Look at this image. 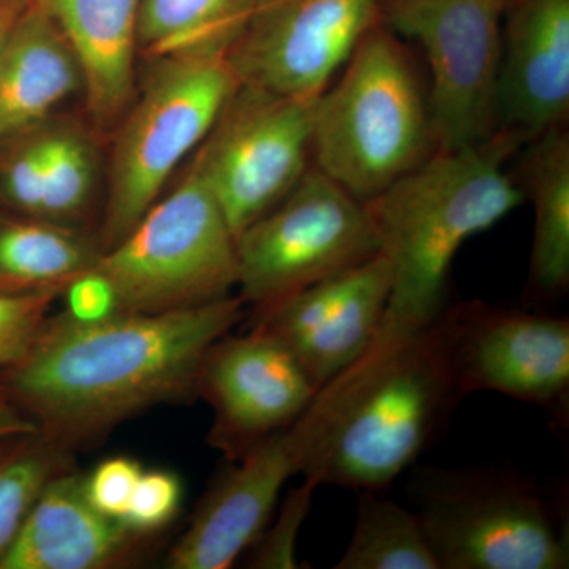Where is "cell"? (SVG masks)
Masks as SVG:
<instances>
[{"label": "cell", "instance_id": "2", "mask_svg": "<svg viewBox=\"0 0 569 569\" xmlns=\"http://www.w3.org/2000/svg\"><path fill=\"white\" fill-rule=\"evenodd\" d=\"M452 337L451 305L419 328L385 317L365 353L288 427L299 475L317 488L387 492L417 466L467 397Z\"/></svg>", "mask_w": 569, "mask_h": 569}, {"label": "cell", "instance_id": "4", "mask_svg": "<svg viewBox=\"0 0 569 569\" xmlns=\"http://www.w3.org/2000/svg\"><path fill=\"white\" fill-rule=\"evenodd\" d=\"M436 151L429 96L399 36L380 20L318 96L313 167L369 203Z\"/></svg>", "mask_w": 569, "mask_h": 569}, {"label": "cell", "instance_id": "28", "mask_svg": "<svg viewBox=\"0 0 569 569\" xmlns=\"http://www.w3.org/2000/svg\"><path fill=\"white\" fill-rule=\"evenodd\" d=\"M182 492L178 475L167 470H142L122 520L140 533L159 535L178 515Z\"/></svg>", "mask_w": 569, "mask_h": 569}, {"label": "cell", "instance_id": "32", "mask_svg": "<svg viewBox=\"0 0 569 569\" xmlns=\"http://www.w3.org/2000/svg\"><path fill=\"white\" fill-rule=\"evenodd\" d=\"M28 6L29 0H0V59L14 26Z\"/></svg>", "mask_w": 569, "mask_h": 569}, {"label": "cell", "instance_id": "12", "mask_svg": "<svg viewBox=\"0 0 569 569\" xmlns=\"http://www.w3.org/2000/svg\"><path fill=\"white\" fill-rule=\"evenodd\" d=\"M380 21V0H258L227 51L241 84L316 99Z\"/></svg>", "mask_w": 569, "mask_h": 569}, {"label": "cell", "instance_id": "15", "mask_svg": "<svg viewBox=\"0 0 569 569\" xmlns=\"http://www.w3.org/2000/svg\"><path fill=\"white\" fill-rule=\"evenodd\" d=\"M299 475L288 429L231 462L208 490L164 567L227 569L252 548L271 522L288 479Z\"/></svg>", "mask_w": 569, "mask_h": 569}, {"label": "cell", "instance_id": "11", "mask_svg": "<svg viewBox=\"0 0 569 569\" xmlns=\"http://www.w3.org/2000/svg\"><path fill=\"white\" fill-rule=\"evenodd\" d=\"M452 351L463 395L493 391L569 426V320L482 301L451 305Z\"/></svg>", "mask_w": 569, "mask_h": 569}, {"label": "cell", "instance_id": "19", "mask_svg": "<svg viewBox=\"0 0 569 569\" xmlns=\"http://www.w3.org/2000/svg\"><path fill=\"white\" fill-rule=\"evenodd\" d=\"M78 89L80 62L54 18L29 0L0 59V146L54 116Z\"/></svg>", "mask_w": 569, "mask_h": 569}, {"label": "cell", "instance_id": "9", "mask_svg": "<svg viewBox=\"0 0 569 569\" xmlns=\"http://www.w3.org/2000/svg\"><path fill=\"white\" fill-rule=\"evenodd\" d=\"M508 0H380V20L425 51L436 149L456 151L497 130L501 21Z\"/></svg>", "mask_w": 569, "mask_h": 569}, {"label": "cell", "instance_id": "6", "mask_svg": "<svg viewBox=\"0 0 569 569\" xmlns=\"http://www.w3.org/2000/svg\"><path fill=\"white\" fill-rule=\"evenodd\" d=\"M408 496L440 569H567L568 526L515 471L417 467Z\"/></svg>", "mask_w": 569, "mask_h": 569}, {"label": "cell", "instance_id": "3", "mask_svg": "<svg viewBox=\"0 0 569 569\" xmlns=\"http://www.w3.org/2000/svg\"><path fill=\"white\" fill-rule=\"evenodd\" d=\"M520 144L518 134L497 129L477 144L436 151L366 203L392 266V321L419 328L440 316L456 254L526 201L505 171Z\"/></svg>", "mask_w": 569, "mask_h": 569}, {"label": "cell", "instance_id": "31", "mask_svg": "<svg viewBox=\"0 0 569 569\" xmlns=\"http://www.w3.org/2000/svg\"><path fill=\"white\" fill-rule=\"evenodd\" d=\"M39 429L31 419L11 403L9 397L0 388V437L10 433L26 432V430Z\"/></svg>", "mask_w": 569, "mask_h": 569}, {"label": "cell", "instance_id": "10", "mask_svg": "<svg viewBox=\"0 0 569 569\" xmlns=\"http://www.w3.org/2000/svg\"><path fill=\"white\" fill-rule=\"evenodd\" d=\"M317 99L239 84L198 148L194 162L236 241L309 170Z\"/></svg>", "mask_w": 569, "mask_h": 569}, {"label": "cell", "instance_id": "24", "mask_svg": "<svg viewBox=\"0 0 569 569\" xmlns=\"http://www.w3.org/2000/svg\"><path fill=\"white\" fill-rule=\"evenodd\" d=\"M361 490L350 545L336 569H440L417 512Z\"/></svg>", "mask_w": 569, "mask_h": 569}, {"label": "cell", "instance_id": "5", "mask_svg": "<svg viewBox=\"0 0 569 569\" xmlns=\"http://www.w3.org/2000/svg\"><path fill=\"white\" fill-rule=\"evenodd\" d=\"M141 92L118 123L100 249H111L140 222L176 168L203 144L241 84L223 51L156 59Z\"/></svg>", "mask_w": 569, "mask_h": 569}, {"label": "cell", "instance_id": "30", "mask_svg": "<svg viewBox=\"0 0 569 569\" xmlns=\"http://www.w3.org/2000/svg\"><path fill=\"white\" fill-rule=\"evenodd\" d=\"M61 298L66 299L63 310L77 320H102L119 312L110 282L93 268L71 280Z\"/></svg>", "mask_w": 569, "mask_h": 569}, {"label": "cell", "instance_id": "14", "mask_svg": "<svg viewBox=\"0 0 569 569\" xmlns=\"http://www.w3.org/2000/svg\"><path fill=\"white\" fill-rule=\"evenodd\" d=\"M391 290L392 266L380 252L249 317V329L277 340L320 389L372 343Z\"/></svg>", "mask_w": 569, "mask_h": 569}, {"label": "cell", "instance_id": "1", "mask_svg": "<svg viewBox=\"0 0 569 569\" xmlns=\"http://www.w3.org/2000/svg\"><path fill=\"white\" fill-rule=\"evenodd\" d=\"M239 296L173 312L47 318L0 388L41 432L77 452L149 408L197 396L206 351L244 321Z\"/></svg>", "mask_w": 569, "mask_h": 569}, {"label": "cell", "instance_id": "18", "mask_svg": "<svg viewBox=\"0 0 569 569\" xmlns=\"http://www.w3.org/2000/svg\"><path fill=\"white\" fill-rule=\"evenodd\" d=\"M73 48L93 129H118L137 96L141 0H37Z\"/></svg>", "mask_w": 569, "mask_h": 569}, {"label": "cell", "instance_id": "7", "mask_svg": "<svg viewBox=\"0 0 569 569\" xmlns=\"http://www.w3.org/2000/svg\"><path fill=\"white\" fill-rule=\"evenodd\" d=\"M93 269L110 282L119 312H173L233 296L236 238L194 160Z\"/></svg>", "mask_w": 569, "mask_h": 569}, {"label": "cell", "instance_id": "13", "mask_svg": "<svg viewBox=\"0 0 569 569\" xmlns=\"http://www.w3.org/2000/svg\"><path fill=\"white\" fill-rule=\"evenodd\" d=\"M318 388L277 340L257 329L231 332L206 351L197 396L211 406L208 443L230 462L241 460L305 413Z\"/></svg>", "mask_w": 569, "mask_h": 569}, {"label": "cell", "instance_id": "20", "mask_svg": "<svg viewBox=\"0 0 569 569\" xmlns=\"http://www.w3.org/2000/svg\"><path fill=\"white\" fill-rule=\"evenodd\" d=\"M518 183L533 206L529 291L533 305L561 298L569 287V133L556 127L529 142Z\"/></svg>", "mask_w": 569, "mask_h": 569}, {"label": "cell", "instance_id": "27", "mask_svg": "<svg viewBox=\"0 0 569 569\" xmlns=\"http://www.w3.org/2000/svg\"><path fill=\"white\" fill-rule=\"evenodd\" d=\"M62 291H0V373L20 361L36 342Z\"/></svg>", "mask_w": 569, "mask_h": 569}, {"label": "cell", "instance_id": "16", "mask_svg": "<svg viewBox=\"0 0 569 569\" xmlns=\"http://www.w3.org/2000/svg\"><path fill=\"white\" fill-rule=\"evenodd\" d=\"M501 33L497 129L523 142L569 114V0H508Z\"/></svg>", "mask_w": 569, "mask_h": 569}, {"label": "cell", "instance_id": "23", "mask_svg": "<svg viewBox=\"0 0 569 569\" xmlns=\"http://www.w3.org/2000/svg\"><path fill=\"white\" fill-rule=\"evenodd\" d=\"M44 146V192L41 220L96 234L99 153L92 134L70 119L41 123Z\"/></svg>", "mask_w": 569, "mask_h": 569}, {"label": "cell", "instance_id": "21", "mask_svg": "<svg viewBox=\"0 0 569 569\" xmlns=\"http://www.w3.org/2000/svg\"><path fill=\"white\" fill-rule=\"evenodd\" d=\"M99 238L0 209V291L66 290L99 260Z\"/></svg>", "mask_w": 569, "mask_h": 569}, {"label": "cell", "instance_id": "8", "mask_svg": "<svg viewBox=\"0 0 569 569\" xmlns=\"http://www.w3.org/2000/svg\"><path fill=\"white\" fill-rule=\"evenodd\" d=\"M239 298L249 317L381 252L366 203L316 167L238 241Z\"/></svg>", "mask_w": 569, "mask_h": 569}, {"label": "cell", "instance_id": "25", "mask_svg": "<svg viewBox=\"0 0 569 569\" xmlns=\"http://www.w3.org/2000/svg\"><path fill=\"white\" fill-rule=\"evenodd\" d=\"M74 466V452L39 429L0 437V559L44 486Z\"/></svg>", "mask_w": 569, "mask_h": 569}, {"label": "cell", "instance_id": "22", "mask_svg": "<svg viewBox=\"0 0 569 569\" xmlns=\"http://www.w3.org/2000/svg\"><path fill=\"white\" fill-rule=\"evenodd\" d=\"M258 0H141L138 54L156 61L223 51L244 29Z\"/></svg>", "mask_w": 569, "mask_h": 569}, {"label": "cell", "instance_id": "29", "mask_svg": "<svg viewBox=\"0 0 569 569\" xmlns=\"http://www.w3.org/2000/svg\"><path fill=\"white\" fill-rule=\"evenodd\" d=\"M142 470L138 460L126 456L104 459L86 475V493L99 511L122 519Z\"/></svg>", "mask_w": 569, "mask_h": 569}, {"label": "cell", "instance_id": "26", "mask_svg": "<svg viewBox=\"0 0 569 569\" xmlns=\"http://www.w3.org/2000/svg\"><path fill=\"white\" fill-rule=\"evenodd\" d=\"M317 486L313 482L302 481L299 488L291 489L283 498L279 511L274 512L260 538L250 548L247 567L257 569H298L299 531L312 508L313 493Z\"/></svg>", "mask_w": 569, "mask_h": 569}, {"label": "cell", "instance_id": "17", "mask_svg": "<svg viewBox=\"0 0 569 569\" xmlns=\"http://www.w3.org/2000/svg\"><path fill=\"white\" fill-rule=\"evenodd\" d=\"M157 535L140 533L99 511L77 466L41 490L0 569H116L132 567Z\"/></svg>", "mask_w": 569, "mask_h": 569}]
</instances>
